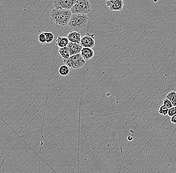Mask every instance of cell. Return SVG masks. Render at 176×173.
Segmentation results:
<instances>
[{"label":"cell","mask_w":176,"mask_h":173,"mask_svg":"<svg viewBox=\"0 0 176 173\" xmlns=\"http://www.w3.org/2000/svg\"><path fill=\"white\" fill-rule=\"evenodd\" d=\"M71 10L66 9H54L50 14V19L57 25L66 26L72 15Z\"/></svg>","instance_id":"obj_1"},{"label":"cell","mask_w":176,"mask_h":173,"mask_svg":"<svg viewBox=\"0 0 176 173\" xmlns=\"http://www.w3.org/2000/svg\"><path fill=\"white\" fill-rule=\"evenodd\" d=\"M89 21L86 14H72L68 25L74 31H81L84 29Z\"/></svg>","instance_id":"obj_2"},{"label":"cell","mask_w":176,"mask_h":173,"mask_svg":"<svg viewBox=\"0 0 176 173\" xmlns=\"http://www.w3.org/2000/svg\"><path fill=\"white\" fill-rule=\"evenodd\" d=\"M92 9L89 0H77L76 3L70 10L72 14H87Z\"/></svg>","instance_id":"obj_3"},{"label":"cell","mask_w":176,"mask_h":173,"mask_svg":"<svg viewBox=\"0 0 176 173\" xmlns=\"http://www.w3.org/2000/svg\"><path fill=\"white\" fill-rule=\"evenodd\" d=\"M63 61L65 65L67 66L69 68L74 70L79 69L84 67L86 62L80 54L71 56L69 58L66 60H63Z\"/></svg>","instance_id":"obj_4"},{"label":"cell","mask_w":176,"mask_h":173,"mask_svg":"<svg viewBox=\"0 0 176 173\" xmlns=\"http://www.w3.org/2000/svg\"><path fill=\"white\" fill-rule=\"evenodd\" d=\"M77 0H54V7L55 9L71 10L76 3Z\"/></svg>","instance_id":"obj_5"},{"label":"cell","mask_w":176,"mask_h":173,"mask_svg":"<svg viewBox=\"0 0 176 173\" xmlns=\"http://www.w3.org/2000/svg\"><path fill=\"white\" fill-rule=\"evenodd\" d=\"M80 45L82 47L92 48L95 46V36L93 34L87 33L86 35L81 38Z\"/></svg>","instance_id":"obj_6"},{"label":"cell","mask_w":176,"mask_h":173,"mask_svg":"<svg viewBox=\"0 0 176 173\" xmlns=\"http://www.w3.org/2000/svg\"><path fill=\"white\" fill-rule=\"evenodd\" d=\"M80 55L86 61L92 59L94 56V52L92 48L83 47Z\"/></svg>","instance_id":"obj_7"},{"label":"cell","mask_w":176,"mask_h":173,"mask_svg":"<svg viewBox=\"0 0 176 173\" xmlns=\"http://www.w3.org/2000/svg\"><path fill=\"white\" fill-rule=\"evenodd\" d=\"M67 47L69 50L70 56L80 54L81 50L83 48L80 44L71 42H69Z\"/></svg>","instance_id":"obj_8"},{"label":"cell","mask_w":176,"mask_h":173,"mask_svg":"<svg viewBox=\"0 0 176 173\" xmlns=\"http://www.w3.org/2000/svg\"><path fill=\"white\" fill-rule=\"evenodd\" d=\"M67 37L68 38L69 42L80 44L81 34L80 32L77 31H71L68 34Z\"/></svg>","instance_id":"obj_9"},{"label":"cell","mask_w":176,"mask_h":173,"mask_svg":"<svg viewBox=\"0 0 176 173\" xmlns=\"http://www.w3.org/2000/svg\"><path fill=\"white\" fill-rule=\"evenodd\" d=\"M124 6L123 0H117L114 2L113 4L110 7L108 8L109 10L111 11H121Z\"/></svg>","instance_id":"obj_10"},{"label":"cell","mask_w":176,"mask_h":173,"mask_svg":"<svg viewBox=\"0 0 176 173\" xmlns=\"http://www.w3.org/2000/svg\"><path fill=\"white\" fill-rule=\"evenodd\" d=\"M69 41L66 37H58L56 40V45L59 48L67 47Z\"/></svg>","instance_id":"obj_11"},{"label":"cell","mask_w":176,"mask_h":173,"mask_svg":"<svg viewBox=\"0 0 176 173\" xmlns=\"http://www.w3.org/2000/svg\"><path fill=\"white\" fill-rule=\"evenodd\" d=\"M59 53L62 58L63 60H66L69 58L70 57L69 50L68 47H63V48H59Z\"/></svg>","instance_id":"obj_12"},{"label":"cell","mask_w":176,"mask_h":173,"mask_svg":"<svg viewBox=\"0 0 176 173\" xmlns=\"http://www.w3.org/2000/svg\"><path fill=\"white\" fill-rule=\"evenodd\" d=\"M166 99H168L174 107L176 106V92L174 91H171L167 95Z\"/></svg>","instance_id":"obj_13"},{"label":"cell","mask_w":176,"mask_h":173,"mask_svg":"<svg viewBox=\"0 0 176 173\" xmlns=\"http://www.w3.org/2000/svg\"><path fill=\"white\" fill-rule=\"evenodd\" d=\"M59 73L62 76H67L69 74L70 71V68L66 65H62L59 69Z\"/></svg>","instance_id":"obj_14"},{"label":"cell","mask_w":176,"mask_h":173,"mask_svg":"<svg viewBox=\"0 0 176 173\" xmlns=\"http://www.w3.org/2000/svg\"><path fill=\"white\" fill-rule=\"evenodd\" d=\"M44 34H45L46 39V43L47 44H50L53 41L54 39V36L53 34L51 32H43Z\"/></svg>","instance_id":"obj_15"},{"label":"cell","mask_w":176,"mask_h":173,"mask_svg":"<svg viewBox=\"0 0 176 173\" xmlns=\"http://www.w3.org/2000/svg\"><path fill=\"white\" fill-rule=\"evenodd\" d=\"M168 109L163 105L159 108L158 113L161 115L165 116L168 114Z\"/></svg>","instance_id":"obj_16"},{"label":"cell","mask_w":176,"mask_h":173,"mask_svg":"<svg viewBox=\"0 0 176 173\" xmlns=\"http://www.w3.org/2000/svg\"><path fill=\"white\" fill-rule=\"evenodd\" d=\"M38 41L41 44H44L46 43V37L43 32H42L38 36Z\"/></svg>","instance_id":"obj_17"},{"label":"cell","mask_w":176,"mask_h":173,"mask_svg":"<svg viewBox=\"0 0 176 173\" xmlns=\"http://www.w3.org/2000/svg\"><path fill=\"white\" fill-rule=\"evenodd\" d=\"M176 114V107H172V108H170L168 109V116L169 117H172L174 115Z\"/></svg>","instance_id":"obj_18"},{"label":"cell","mask_w":176,"mask_h":173,"mask_svg":"<svg viewBox=\"0 0 176 173\" xmlns=\"http://www.w3.org/2000/svg\"><path fill=\"white\" fill-rule=\"evenodd\" d=\"M163 103L164 106L166 107L168 109H170V108H172V107H173V106L172 105V103L168 99H166V98L164 99Z\"/></svg>","instance_id":"obj_19"},{"label":"cell","mask_w":176,"mask_h":173,"mask_svg":"<svg viewBox=\"0 0 176 173\" xmlns=\"http://www.w3.org/2000/svg\"><path fill=\"white\" fill-rule=\"evenodd\" d=\"M116 1H117V0H110L109 1H106V5L107 7H110L112 6V5L114 3V2H115Z\"/></svg>","instance_id":"obj_20"},{"label":"cell","mask_w":176,"mask_h":173,"mask_svg":"<svg viewBox=\"0 0 176 173\" xmlns=\"http://www.w3.org/2000/svg\"><path fill=\"white\" fill-rule=\"evenodd\" d=\"M171 122L173 124H176V114L171 118Z\"/></svg>","instance_id":"obj_21"},{"label":"cell","mask_w":176,"mask_h":173,"mask_svg":"<svg viewBox=\"0 0 176 173\" xmlns=\"http://www.w3.org/2000/svg\"><path fill=\"white\" fill-rule=\"evenodd\" d=\"M132 139H133V137H131V136H129L128 137V140H129V141H132Z\"/></svg>","instance_id":"obj_22"},{"label":"cell","mask_w":176,"mask_h":173,"mask_svg":"<svg viewBox=\"0 0 176 173\" xmlns=\"http://www.w3.org/2000/svg\"><path fill=\"white\" fill-rule=\"evenodd\" d=\"M110 1V0H106V1Z\"/></svg>","instance_id":"obj_23"},{"label":"cell","mask_w":176,"mask_h":173,"mask_svg":"<svg viewBox=\"0 0 176 173\" xmlns=\"http://www.w3.org/2000/svg\"></svg>","instance_id":"obj_24"}]
</instances>
